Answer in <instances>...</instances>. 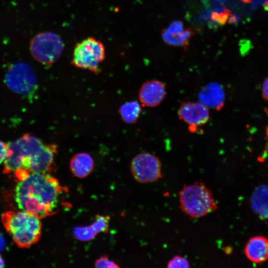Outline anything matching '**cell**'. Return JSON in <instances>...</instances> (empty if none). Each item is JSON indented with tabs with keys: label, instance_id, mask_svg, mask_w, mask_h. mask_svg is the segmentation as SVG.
I'll return each mask as SVG.
<instances>
[{
	"label": "cell",
	"instance_id": "277c9868",
	"mask_svg": "<svg viewBox=\"0 0 268 268\" xmlns=\"http://www.w3.org/2000/svg\"><path fill=\"white\" fill-rule=\"evenodd\" d=\"M105 57L103 43L93 37H88L75 45L71 64L76 67L97 73Z\"/></svg>",
	"mask_w": 268,
	"mask_h": 268
},
{
	"label": "cell",
	"instance_id": "8fae6325",
	"mask_svg": "<svg viewBox=\"0 0 268 268\" xmlns=\"http://www.w3.org/2000/svg\"><path fill=\"white\" fill-rule=\"evenodd\" d=\"M166 93V86L163 82L158 80H151L141 85L138 97L142 106L155 107L162 102Z\"/></svg>",
	"mask_w": 268,
	"mask_h": 268
},
{
	"label": "cell",
	"instance_id": "e0dca14e",
	"mask_svg": "<svg viewBox=\"0 0 268 268\" xmlns=\"http://www.w3.org/2000/svg\"><path fill=\"white\" fill-rule=\"evenodd\" d=\"M73 234L76 238L82 241H88L92 239L97 232L92 225L85 227H78L74 229Z\"/></svg>",
	"mask_w": 268,
	"mask_h": 268
},
{
	"label": "cell",
	"instance_id": "8992f818",
	"mask_svg": "<svg viewBox=\"0 0 268 268\" xmlns=\"http://www.w3.org/2000/svg\"><path fill=\"white\" fill-rule=\"evenodd\" d=\"M64 44L56 34L50 32L39 33L32 39L30 50L33 57L39 62L50 65L61 56Z\"/></svg>",
	"mask_w": 268,
	"mask_h": 268
},
{
	"label": "cell",
	"instance_id": "d4e9b609",
	"mask_svg": "<svg viewBox=\"0 0 268 268\" xmlns=\"http://www.w3.org/2000/svg\"><path fill=\"white\" fill-rule=\"evenodd\" d=\"M4 262L2 257L0 256V268H3L4 267Z\"/></svg>",
	"mask_w": 268,
	"mask_h": 268
},
{
	"label": "cell",
	"instance_id": "6da1fadb",
	"mask_svg": "<svg viewBox=\"0 0 268 268\" xmlns=\"http://www.w3.org/2000/svg\"><path fill=\"white\" fill-rule=\"evenodd\" d=\"M63 190L59 181L50 174L32 172L18 180L14 199L20 210L41 219L55 213Z\"/></svg>",
	"mask_w": 268,
	"mask_h": 268
},
{
	"label": "cell",
	"instance_id": "30bf717a",
	"mask_svg": "<svg viewBox=\"0 0 268 268\" xmlns=\"http://www.w3.org/2000/svg\"><path fill=\"white\" fill-rule=\"evenodd\" d=\"M194 34L192 29H185L181 21L175 20L162 30V36L163 41L167 44L187 49Z\"/></svg>",
	"mask_w": 268,
	"mask_h": 268
},
{
	"label": "cell",
	"instance_id": "ba28073f",
	"mask_svg": "<svg viewBox=\"0 0 268 268\" xmlns=\"http://www.w3.org/2000/svg\"><path fill=\"white\" fill-rule=\"evenodd\" d=\"M178 115L192 132H196L198 128L206 124L210 118L208 108L197 102L183 103L179 108Z\"/></svg>",
	"mask_w": 268,
	"mask_h": 268
},
{
	"label": "cell",
	"instance_id": "ffe728a7",
	"mask_svg": "<svg viewBox=\"0 0 268 268\" xmlns=\"http://www.w3.org/2000/svg\"><path fill=\"white\" fill-rule=\"evenodd\" d=\"M96 268H116L120 266L115 262L111 261L106 256H103L97 259L95 263Z\"/></svg>",
	"mask_w": 268,
	"mask_h": 268
},
{
	"label": "cell",
	"instance_id": "9a60e30c",
	"mask_svg": "<svg viewBox=\"0 0 268 268\" xmlns=\"http://www.w3.org/2000/svg\"><path fill=\"white\" fill-rule=\"evenodd\" d=\"M254 211L263 218H268V186L260 185L254 191L251 199Z\"/></svg>",
	"mask_w": 268,
	"mask_h": 268
},
{
	"label": "cell",
	"instance_id": "4fadbf2b",
	"mask_svg": "<svg viewBox=\"0 0 268 268\" xmlns=\"http://www.w3.org/2000/svg\"><path fill=\"white\" fill-rule=\"evenodd\" d=\"M200 102L207 108L220 109L224 102V93L221 87L211 83L205 86L199 94Z\"/></svg>",
	"mask_w": 268,
	"mask_h": 268
},
{
	"label": "cell",
	"instance_id": "7a4b0ae2",
	"mask_svg": "<svg viewBox=\"0 0 268 268\" xmlns=\"http://www.w3.org/2000/svg\"><path fill=\"white\" fill-rule=\"evenodd\" d=\"M1 220L14 243L20 248H28L37 243L41 236L40 218L28 211H8Z\"/></svg>",
	"mask_w": 268,
	"mask_h": 268
},
{
	"label": "cell",
	"instance_id": "3957f363",
	"mask_svg": "<svg viewBox=\"0 0 268 268\" xmlns=\"http://www.w3.org/2000/svg\"><path fill=\"white\" fill-rule=\"evenodd\" d=\"M179 196L180 209L191 218L204 216L217 208L211 191L203 182L185 185Z\"/></svg>",
	"mask_w": 268,
	"mask_h": 268
},
{
	"label": "cell",
	"instance_id": "5b68a950",
	"mask_svg": "<svg viewBox=\"0 0 268 268\" xmlns=\"http://www.w3.org/2000/svg\"><path fill=\"white\" fill-rule=\"evenodd\" d=\"M5 82L14 92L31 97L37 89V78L32 67L26 62H17L6 72Z\"/></svg>",
	"mask_w": 268,
	"mask_h": 268
},
{
	"label": "cell",
	"instance_id": "7c38bea8",
	"mask_svg": "<svg viewBox=\"0 0 268 268\" xmlns=\"http://www.w3.org/2000/svg\"><path fill=\"white\" fill-rule=\"evenodd\" d=\"M244 252L247 259L254 263L268 260V239L261 236L253 237L247 242Z\"/></svg>",
	"mask_w": 268,
	"mask_h": 268
},
{
	"label": "cell",
	"instance_id": "d6986e66",
	"mask_svg": "<svg viewBox=\"0 0 268 268\" xmlns=\"http://www.w3.org/2000/svg\"><path fill=\"white\" fill-rule=\"evenodd\" d=\"M168 268H186L190 267L188 260L181 256H174L167 263Z\"/></svg>",
	"mask_w": 268,
	"mask_h": 268
},
{
	"label": "cell",
	"instance_id": "5bb4252c",
	"mask_svg": "<svg viewBox=\"0 0 268 268\" xmlns=\"http://www.w3.org/2000/svg\"><path fill=\"white\" fill-rule=\"evenodd\" d=\"M92 157L86 152L75 154L70 159L69 167L72 174L79 178H84L89 175L94 169Z\"/></svg>",
	"mask_w": 268,
	"mask_h": 268
},
{
	"label": "cell",
	"instance_id": "603a6c76",
	"mask_svg": "<svg viewBox=\"0 0 268 268\" xmlns=\"http://www.w3.org/2000/svg\"><path fill=\"white\" fill-rule=\"evenodd\" d=\"M266 144H265V153L268 155V127L266 130Z\"/></svg>",
	"mask_w": 268,
	"mask_h": 268
},
{
	"label": "cell",
	"instance_id": "52a82bcc",
	"mask_svg": "<svg viewBox=\"0 0 268 268\" xmlns=\"http://www.w3.org/2000/svg\"><path fill=\"white\" fill-rule=\"evenodd\" d=\"M131 170L134 179L140 183L155 182L162 177L160 160L148 152L135 155L132 160Z\"/></svg>",
	"mask_w": 268,
	"mask_h": 268
},
{
	"label": "cell",
	"instance_id": "7402d4cb",
	"mask_svg": "<svg viewBox=\"0 0 268 268\" xmlns=\"http://www.w3.org/2000/svg\"><path fill=\"white\" fill-rule=\"evenodd\" d=\"M262 94L263 98L268 101V77L264 80L262 86Z\"/></svg>",
	"mask_w": 268,
	"mask_h": 268
},
{
	"label": "cell",
	"instance_id": "cb8c5ba5",
	"mask_svg": "<svg viewBox=\"0 0 268 268\" xmlns=\"http://www.w3.org/2000/svg\"><path fill=\"white\" fill-rule=\"evenodd\" d=\"M5 242L4 239L0 234V251L3 250L4 247Z\"/></svg>",
	"mask_w": 268,
	"mask_h": 268
},
{
	"label": "cell",
	"instance_id": "44dd1931",
	"mask_svg": "<svg viewBox=\"0 0 268 268\" xmlns=\"http://www.w3.org/2000/svg\"><path fill=\"white\" fill-rule=\"evenodd\" d=\"M7 151V144L0 140V164L4 161L6 156Z\"/></svg>",
	"mask_w": 268,
	"mask_h": 268
},
{
	"label": "cell",
	"instance_id": "ac0fdd59",
	"mask_svg": "<svg viewBox=\"0 0 268 268\" xmlns=\"http://www.w3.org/2000/svg\"><path fill=\"white\" fill-rule=\"evenodd\" d=\"M230 11L228 10L224 9L222 11H214L211 13L210 19V25L212 26L222 25L230 19Z\"/></svg>",
	"mask_w": 268,
	"mask_h": 268
},
{
	"label": "cell",
	"instance_id": "2e32d148",
	"mask_svg": "<svg viewBox=\"0 0 268 268\" xmlns=\"http://www.w3.org/2000/svg\"><path fill=\"white\" fill-rule=\"evenodd\" d=\"M119 111L123 121L132 124L137 121L141 113V106L138 102L132 101L123 104Z\"/></svg>",
	"mask_w": 268,
	"mask_h": 268
},
{
	"label": "cell",
	"instance_id": "9c48e42d",
	"mask_svg": "<svg viewBox=\"0 0 268 268\" xmlns=\"http://www.w3.org/2000/svg\"><path fill=\"white\" fill-rule=\"evenodd\" d=\"M58 146L55 143H45L28 160L26 170L29 173L38 172L50 174L55 169L54 158Z\"/></svg>",
	"mask_w": 268,
	"mask_h": 268
}]
</instances>
